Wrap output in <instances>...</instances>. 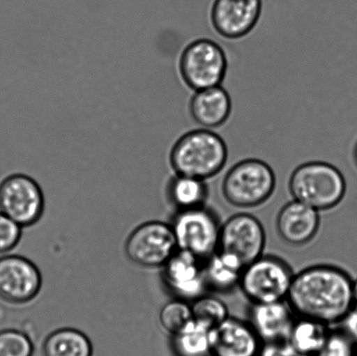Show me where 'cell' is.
<instances>
[{"label": "cell", "instance_id": "21", "mask_svg": "<svg viewBox=\"0 0 357 356\" xmlns=\"http://www.w3.org/2000/svg\"><path fill=\"white\" fill-rule=\"evenodd\" d=\"M211 330L192 320L184 329L173 334L171 346L176 356H212Z\"/></svg>", "mask_w": 357, "mask_h": 356}, {"label": "cell", "instance_id": "32", "mask_svg": "<svg viewBox=\"0 0 357 356\" xmlns=\"http://www.w3.org/2000/svg\"><path fill=\"white\" fill-rule=\"evenodd\" d=\"M355 356H357V351H356V353Z\"/></svg>", "mask_w": 357, "mask_h": 356}, {"label": "cell", "instance_id": "30", "mask_svg": "<svg viewBox=\"0 0 357 356\" xmlns=\"http://www.w3.org/2000/svg\"><path fill=\"white\" fill-rule=\"evenodd\" d=\"M354 301L355 305H357V279L354 281Z\"/></svg>", "mask_w": 357, "mask_h": 356}, {"label": "cell", "instance_id": "12", "mask_svg": "<svg viewBox=\"0 0 357 356\" xmlns=\"http://www.w3.org/2000/svg\"><path fill=\"white\" fill-rule=\"evenodd\" d=\"M261 12L262 0H213L210 20L220 37L240 40L257 26Z\"/></svg>", "mask_w": 357, "mask_h": 356}, {"label": "cell", "instance_id": "27", "mask_svg": "<svg viewBox=\"0 0 357 356\" xmlns=\"http://www.w3.org/2000/svg\"><path fill=\"white\" fill-rule=\"evenodd\" d=\"M22 226L0 212V254L12 251L19 244Z\"/></svg>", "mask_w": 357, "mask_h": 356}, {"label": "cell", "instance_id": "7", "mask_svg": "<svg viewBox=\"0 0 357 356\" xmlns=\"http://www.w3.org/2000/svg\"><path fill=\"white\" fill-rule=\"evenodd\" d=\"M172 228L178 250L205 261L219 249L220 225L211 211L204 207L181 210Z\"/></svg>", "mask_w": 357, "mask_h": 356}, {"label": "cell", "instance_id": "31", "mask_svg": "<svg viewBox=\"0 0 357 356\" xmlns=\"http://www.w3.org/2000/svg\"><path fill=\"white\" fill-rule=\"evenodd\" d=\"M353 157H354L355 163L356 165L357 166V141L354 146V150H353Z\"/></svg>", "mask_w": 357, "mask_h": 356}, {"label": "cell", "instance_id": "15", "mask_svg": "<svg viewBox=\"0 0 357 356\" xmlns=\"http://www.w3.org/2000/svg\"><path fill=\"white\" fill-rule=\"evenodd\" d=\"M319 226V212L295 200L287 203L276 219L278 235L291 246L309 243L317 235Z\"/></svg>", "mask_w": 357, "mask_h": 356}, {"label": "cell", "instance_id": "25", "mask_svg": "<svg viewBox=\"0 0 357 356\" xmlns=\"http://www.w3.org/2000/svg\"><path fill=\"white\" fill-rule=\"evenodd\" d=\"M33 344L21 331H0V356H33Z\"/></svg>", "mask_w": 357, "mask_h": 356}, {"label": "cell", "instance_id": "3", "mask_svg": "<svg viewBox=\"0 0 357 356\" xmlns=\"http://www.w3.org/2000/svg\"><path fill=\"white\" fill-rule=\"evenodd\" d=\"M293 200L318 212L337 207L347 189L341 171L324 162H309L293 171L289 181Z\"/></svg>", "mask_w": 357, "mask_h": 356}, {"label": "cell", "instance_id": "29", "mask_svg": "<svg viewBox=\"0 0 357 356\" xmlns=\"http://www.w3.org/2000/svg\"><path fill=\"white\" fill-rule=\"evenodd\" d=\"M342 329L345 331L357 345V305L353 307L351 311L342 320Z\"/></svg>", "mask_w": 357, "mask_h": 356}, {"label": "cell", "instance_id": "13", "mask_svg": "<svg viewBox=\"0 0 357 356\" xmlns=\"http://www.w3.org/2000/svg\"><path fill=\"white\" fill-rule=\"evenodd\" d=\"M163 268L164 281L178 298L194 302L204 295L208 288L204 261L191 254L177 250Z\"/></svg>", "mask_w": 357, "mask_h": 356}, {"label": "cell", "instance_id": "8", "mask_svg": "<svg viewBox=\"0 0 357 356\" xmlns=\"http://www.w3.org/2000/svg\"><path fill=\"white\" fill-rule=\"evenodd\" d=\"M177 250L172 225L160 222L139 226L129 235L125 245L128 259L148 268L164 267Z\"/></svg>", "mask_w": 357, "mask_h": 356}, {"label": "cell", "instance_id": "14", "mask_svg": "<svg viewBox=\"0 0 357 356\" xmlns=\"http://www.w3.org/2000/svg\"><path fill=\"white\" fill-rule=\"evenodd\" d=\"M212 356H258L262 341L250 323L229 318L211 330Z\"/></svg>", "mask_w": 357, "mask_h": 356}, {"label": "cell", "instance_id": "24", "mask_svg": "<svg viewBox=\"0 0 357 356\" xmlns=\"http://www.w3.org/2000/svg\"><path fill=\"white\" fill-rule=\"evenodd\" d=\"M192 320V305L180 298L167 302L160 312V325L172 336L184 329Z\"/></svg>", "mask_w": 357, "mask_h": 356}, {"label": "cell", "instance_id": "16", "mask_svg": "<svg viewBox=\"0 0 357 356\" xmlns=\"http://www.w3.org/2000/svg\"><path fill=\"white\" fill-rule=\"evenodd\" d=\"M189 114L199 127H222L232 114V99L222 86L196 91L189 101Z\"/></svg>", "mask_w": 357, "mask_h": 356}, {"label": "cell", "instance_id": "1", "mask_svg": "<svg viewBox=\"0 0 357 356\" xmlns=\"http://www.w3.org/2000/svg\"><path fill=\"white\" fill-rule=\"evenodd\" d=\"M286 302L299 318L333 326L341 323L355 306L354 281L337 267L307 268L294 274Z\"/></svg>", "mask_w": 357, "mask_h": 356}, {"label": "cell", "instance_id": "17", "mask_svg": "<svg viewBox=\"0 0 357 356\" xmlns=\"http://www.w3.org/2000/svg\"><path fill=\"white\" fill-rule=\"evenodd\" d=\"M295 316L286 301L260 303L253 304L250 323L262 343L287 341Z\"/></svg>", "mask_w": 357, "mask_h": 356}, {"label": "cell", "instance_id": "20", "mask_svg": "<svg viewBox=\"0 0 357 356\" xmlns=\"http://www.w3.org/2000/svg\"><path fill=\"white\" fill-rule=\"evenodd\" d=\"M93 345L82 331L61 329L45 338L44 356H93Z\"/></svg>", "mask_w": 357, "mask_h": 356}, {"label": "cell", "instance_id": "28", "mask_svg": "<svg viewBox=\"0 0 357 356\" xmlns=\"http://www.w3.org/2000/svg\"><path fill=\"white\" fill-rule=\"evenodd\" d=\"M258 356H299L288 341L262 343Z\"/></svg>", "mask_w": 357, "mask_h": 356}, {"label": "cell", "instance_id": "10", "mask_svg": "<svg viewBox=\"0 0 357 356\" xmlns=\"http://www.w3.org/2000/svg\"><path fill=\"white\" fill-rule=\"evenodd\" d=\"M266 240L261 222L254 215L241 212L220 226L218 250L234 254L247 266L264 256Z\"/></svg>", "mask_w": 357, "mask_h": 356}, {"label": "cell", "instance_id": "22", "mask_svg": "<svg viewBox=\"0 0 357 356\" xmlns=\"http://www.w3.org/2000/svg\"><path fill=\"white\" fill-rule=\"evenodd\" d=\"M205 181L176 174L169 186V194L174 203L181 210L203 207L208 193Z\"/></svg>", "mask_w": 357, "mask_h": 356}, {"label": "cell", "instance_id": "11", "mask_svg": "<svg viewBox=\"0 0 357 356\" xmlns=\"http://www.w3.org/2000/svg\"><path fill=\"white\" fill-rule=\"evenodd\" d=\"M42 277L33 261L20 256L0 257V300L24 304L40 293Z\"/></svg>", "mask_w": 357, "mask_h": 356}, {"label": "cell", "instance_id": "2", "mask_svg": "<svg viewBox=\"0 0 357 356\" xmlns=\"http://www.w3.org/2000/svg\"><path fill=\"white\" fill-rule=\"evenodd\" d=\"M229 148L215 130L202 128L185 132L171 148L169 162L178 176L206 180L222 172Z\"/></svg>", "mask_w": 357, "mask_h": 356}, {"label": "cell", "instance_id": "4", "mask_svg": "<svg viewBox=\"0 0 357 356\" xmlns=\"http://www.w3.org/2000/svg\"><path fill=\"white\" fill-rule=\"evenodd\" d=\"M276 178L267 162L246 159L234 164L224 177L222 191L224 199L233 207H259L274 194Z\"/></svg>", "mask_w": 357, "mask_h": 356}, {"label": "cell", "instance_id": "5", "mask_svg": "<svg viewBox=\"0 0 357 356\" xmlns=\"http://www.w3.org/2000/svg\"><path fill=\"white\" fill-rule=\"evenodd\" d=\"M227 68L229 61L222 45L206 38L189 43L178 61L181 79L194 92L222 86Z\"/></svg>", "mask_w": 357, "mask_h": 356}, {"label": "cell", "instance_id": "23", "mask_svg": "<svg viewBox=\"0 0 357 356\" xmlns=\"http://www.w3.org/2000/svg\"><path fill=\"white\" fill-rule=\"evenodd\" d=\"M191 305L194 320L210 329L219 325L229 317L226 303L215 296L202 295L195 300Z\"/></svg>", "mask_w": 357, "mask_h": 356}, {"label": "cell", "instance_id": "9", "mask_svg": "<svg viewBox=\"0 0 357 356\" xmlns=\"http://www.w3.org/2000/svg\"><path fill=\"white\" fill-rule=\"evenodd\" d=\"M44 208L43 192L33 178L14 173L0 183V212L22 228L40 221Z\"/></svg>", "mask_w": 357, "mask_h": 356}, {"label": "cell", "instance_id": "19", "mask_svg": "<svg viewBox=\"0 0 357 356\" xmlns=\"http://www.w3.org/2000/svg\"><path fill=\"white\" fill-rule=\"evenodd\" d=\"M331 330L326 324L298 317L287 341L299 356H319Z\"/></svg>", "mask_w": 357, "mask_h": 356}, {"label": "cell", "instance_id": "6", "mask_svg": "<svg viewBox=\"0 0 357 356\" xmlns=\"http://www.w3.org/2000/svg\"><path fill=\"white\" fill-rule=\"evenodd\" d=\"M294 274L278 257L262 256L245 266L239 287L252 304L286 301Z\"/></svg>", "mask_w": 357, "mask_h": 356}, {"label": "cell", "instance_id": "18", "mask_svg": "<svg viewBox=\"0 0 357 356\" xmlns=\"http://www.w3.org/2000/svg\"><path fill=\"white\" fill-rule=\"evenodd\" d=\"M244 268L234 254L217 250L204 261L206 286L215 291H231L239 286Z\"/></svg>", "mask_w": 357, "mask_h": 356}, {"label": "cell", "instance_id": "26", "mask_svg": "<svg viewBox=\"0 0 357 356\" xmlns=\"http://www.w3.org/2000/svg\"><path fill=\"white\" fill-rule=\"evenodd\" d=\"M356 345L344 330H331L319 356H355Z\"/></svg>", "mask_w": 357, "mask_h": 356}]
</instances>
